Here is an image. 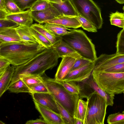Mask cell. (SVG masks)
I'll list each match as a JSON object with an SVG mask.
<instances>
[{"label":"cell","instance_id":"obj_2","mask_svg":"<svg viewBox=\"0 0 124 124\" xmlns=\"http://www.w3.org/2000/svg\"><path fill=\"white\" fill-rule=\"evenodd\" d=\"M46 48L38 43L21 41L0 44V57L15 66L24 64Z\"/></svg>","mask_w":124,"mask_h":124},{"label":"cell","instance_id":"obj_14","mask_svg":"<svg viewBox=\"0 0 124 124\" xmlns=\"http://www.w3.org/2000/svg\"><path fill=\"white\" fill-rule=\"evenodd\" d=\"M76 60L75 58L69 57L62 58L55 74V79L62 80L70 71Z\"/></svg>","mask_w":124,"mask_h":124},{"label":"cell","instance_id":"obj_36","mask_svg":"<svg viewBox=\"0 0 124 124\" xmlns=\"http://www.w3.org/2000/svg\"><path fill=\"white\" fill-rule=\"evenodd\" d=\"M49 3L47 0H38L30 9L31 11H42L48 7Z\"/></svg>","mask_w":124,"mask_h":124},{"label":"cell","instance_id":"obj_6","mask_svg":"<svg viewBox=\"0 0 124 124\" xmlns=\"http://www.w3.org/2000/svg\"><path fill=\"white\" fill-rule=\"evenodd\" d=\"M86 99L88 106L84 124H104L108 106L106 101L95 91Z\"/></svg>","mask_w":124,"mask_h":124},{"label":"cell","instance_id":"obj_27","mask_svg":"<svg viewBox=\"0 0 124 124\" xmlns=\"http://www.w3.org/2000/svg\"><path fill=\"white\" fill-rule=\"evenodd\" d=\"M55 101L59 114L61 115L64 124H75L74 117L66 110L58 101L55 100Z\"/></svg>","mask_w":124,"mask_h":124},{"label":"cell","instance_id":"obj_41","mask_svg":"<svg viewBox=\"0 0 124 124\" xmlns=\"http://www.w3.org/2000/svg\"><path fill=\"white\" fill-rule=\"evenodd\" d=\"M11 64L7 59L0 57V75H2Z\"/></svg>","mask_w":124,"mask_h":124},{"label":"cell","instance_id":"obj_45","mask_svg":"<svg viewBox=\"0 0 124 124\" xmlns=\"http://www.w3.org/2000/svg\"><path fill=\"white\" fill-rule=\"evenodd\" d=\"M75 118V124H84V122L80 119Z\"/></svg>","mask_w":124,"mask_h":124},{"label":"cell","instance_id":"obj_28","mask_svg":"<svg viewBox=\"0 0 124 124\" xmlns=\"http://www.w3.org/2000/svg\"><path fill=\"white\" fill-rule=\"evenodd\" d=\"M109 20L111 25L119 27H124V13L120 12L117 11L110 14Z\"/></svg>","mask_w":124,"mask_h":124},{"label":"cell","instance_id":"obj_32","mask_svg":"<svg viewBox=\"0 0 124 124\" xmlns=\"http://www.w3.org/2000/svg\"><path fill=\"white\" fill-rule=\"evenodd\" d=\"M107 121L109 124H124V114L118 112L111 114L108 116Z\"/></svg>","mask_w":124,"mask_h":124},{"label":"cell","instance_id":"obj_1","mask_svg":"<svg viewBox=\"0 0 124 124\" xmlns=\"http://www.w3.org/2000/svg\"><path fill=\"white\" fill-rule=\"evenodd\" d=\"M59 58L52 47L46 48L26 63L16 66L9 85L24 77L41 76L46 70L57 65Z\"/></svg>","mask_w":124,"mask_h":124},{"label":"cell","instance_id":"obj_44","mask_svg":"<svg viewBox=\"0 0 124 124\" xmlns=\"http://www.w3.org/2000/svg\"><path fill=\"white\" fill-rule=\"evenodd\" d=\"M0 10L7 12L5 6V0H0Z\"/></svg>","mask_w":124,"mask_h":124},{"label":"cell","instance_id":"obj_39","mask_svg":"<svg viewBox=\"0 0 124 124\" xmlns=\"http://www.w3.org/2000/svg\"><path fill=\"white\" fill-rule=\"evenodd\" d=\"M19 26L18 24L10 20L0 19V28H16Z\"/></svg>","mask_w":124,"mask_h":124},{"label":"cell","instance_id":"obj_48","mask_svg":"<svg viewBox=\"0 0 124 124\" xmlns=\"http://www.w3.org/2000/svg\"><path fill=\"white\" fill-rule=\"evenodd\" d=\"M0 124H5L3 122L1 121H0Z\"/></svg>","mask_w":124,"mask_h":124},{"label":"cell","instance_id":"obj_49","mask_svg":"<svg viewBox=\"0 0 124 124\" xmlns=\"http://www.w3.org/2000/svg\"><path fill=\"white\" fill-rule=\"evenodd\" d=\"M123 9L124 12V6L123 7Z\"/></svg>","mask_w":124,"mask_h":124},{"label":"cell","instance_id":"obj_20","mask_svg":"<svg viewBox=\"0 0 124 124\" xmlns=\"http://www.w3.org/2000/svg\"><path fill=\"white\" fill-rule=\"evenodd\" d=\"M21 41L16 28H0V44Z\"/></svg>","mask_w":124,"mask_h":124},{"label":"cell","instance_id":"obj_17","mask_svg":"<svg viewBox=\"0 0 124 124\" xmlns=\"http://www.w3.org/2000/svg\"><path fill=\"white\" fill-rule=\"evenodd\" d=\"M50 2L62 16L75 17L79 15L70 0H66L59 3Z\"/></svg>","mask_w":124,"mask_h":124},{"label":"cell","instance_id":"obj_42","mask_svg":"<svg viewBox=\"0 0 124 124\" xmlns=\"http://www.w3.org/2000/svg\"><path fill=\"white\" fill-rule=\"evenodd\" d=\"M26 124H47L44 120L40 119H37L35 120H30L27 121Z\"/></svg>","mask_w":124,"mask_h":124},{"label":"cell","instance_id":"obj_37","mask_svg":"<svg viewBox=\"0 0 124 124\" xmlns=\"http://www.w3.org/2000/svg\"><path fill=\"white\" fill-rule=\"evenodd\" d=\"M31 93H49L46 86L42 82L32 86L29 88Z\"/></svg>","mask_w":124,"mask_h":124},{"label":"cell","instance_id":"obj_38","mask_svg":"<svg viewBox=\"0 0 124 124\" xmlns=\"http://www.w3.org/2000/svg\"><path fill=\"white\" fill-rule=\"evenodd\" d=\"M101 72L110 73L124 72V63L113 66Z\"/></svg>","mask_w":124,"mask_h":124},{"label":"cell","instance_id":"obj_16","mask_svg":"<svg viewBox=\"0 0 124 124\" xmlns=\"http://www.w3.org/2000/svg\"><path fill=\"white\" fill-rule=\"evenodd\" d=\"M43 23L54 24L63 26L66 28L74 29L81 27L80 23L74 17L62 16L46 21Z\"/></svg>","mask_w":124,"mask_h":124},{"label":"cell","instance_id":"obj_40","mask_svg":"<svg viewBox=\"0 0 124 124\" xmlns=\"http://www.w3.org/2000/svg\"><path fill=\"white\" fill-rule=\"evenodd\" d=\"M91 62H92L82 57L79 59H76L74 64L70 71L83 66Z\"/></svg>","mask_w":124,"mask_h":124},{"label":"cell","instance_id":"obj_34","mask_svg":"<svg viewBox=\"0 0 124 124\" xmlns=\"http://www.w3.org/2000/svg\"><path fill=\"white\" fill-rule=\"evenodd\" d=\"M5 2L7 12L9 14L23 11L12 0H5Z\"/></svg>","mask_w":124,"mask_h":124},{"label":"cell","instance_id":"obj_7","mask_svg":"<svg viewBox=\"0 0 124 124\" xmlns=\"http://www.w3.org/2000/svg\"><path fill=\"white\" fill-rule=\"evenodd\" d=\"M79 14L90 21L97 29L103 23L101 11L92 0H70Z\"/></svg>","mask_w":124,"mask_h":124},{"label":"cell","instance_id":"obj_18","mask_svg":"<svg viewBox=\"0 0 124 124\" xmlns=\"http://www.w3.org/2000/svg\"><path fill=\"white\" fill-rule=\"evenodd\" d=\"M83 82L86 84L94 91H95L105 99L108 106H113L115 96L108 93L101 88L95 81L92 75L88 78Z\"/></svg>","mask_w":124,"mask_h":124},{"label":"cell","instance_id":"obj_3","mask_svg":"<svg viewBox=\"0 0 124 124\" xmlns=\"http://www.w3.org/2000/svg\"><path fill=\"white\" fill-rule=\"evenodd\" d=\"M41 76L42 82L55 100L74 117L79 99V94L69 92L54 78L48 77L45 73Z\"/></svg>","mask_w":124,"mask_h":124},{"label":"cell","instance_id":"obj_5","mask_svg":"<svg viewBox=\"0 0 124 124\" xmlns=\"http://www.w3.org/2000/svg\"><path fill=\"white\" fill-rule=\"evenodd\" d=\"M92 75L98 85L108 93L115 96L124 92V72L110 73L93 70Z\"/></svg>","mask_w":124,"mask_h":124},{"label":"cell","instance_id":"obj_21","mask_svg":"<svg viewBox=\"0 0 124 124\" xmlns=\"http://www.w3.org/2000/svg\"><path fill=\"white\" fill-rule=\"evenodd\" d=\"M31 26L46 37L50 41L52 46L61 38V37H57L53 34L45 27L44 24L35 23Z\"/></svg>","mask_w":124,"mask_h":124},{"label":"cell","instance_id":"obj_50","mask_svg":"<svg viewBox=\"0 0 124 124\" xmlns=\"http://www.w3.org/2000/svg\"><path fill=\"white\" fill-rule=\"evenodd\" d=\"M122 113H123L124 114V111H123Z\"/></svg>","mask_w":124,"mask_h":124},{"label":"cell","instance_id":"obj_43","mask_svg":"<svg viewBox=\"0 0 124 124\" xmlns=\"http://www.w3.org/2000/svg\"><path fill=\"white\" fill-rule=\"evenodd\" d=\"M8 14L6 12L0 10V19H6V16Z\"/></svg>","mask_w":124,"mask_h":124},{"label":"cell","instance_id":"obj_8","mask_svg":"<svg viewBox=\"0 0 124 124\" xmlns=\"http://www.w3.org/2000/svg\"><path fill=\"white\" fill-rule=\"evenodd\" d=\"M124 63V55L102 54L94 61L93 71L101 72L113 66Z\"/></svg>","mask_w":124,"mask_h":124},{"label":"cell","instance_id":"obj_51","mask_svg":"<svg viewBox=\"0 0 124 124\" xmlns=\"http://www.w3.org/2000/svg\"><path fill=\"white\" fill-rule=\"evenodd\" d=\"M124 93V92H123V93Z\"/></svg>","mask_w":124,"mask_h":124},{"label":"cell","instance_id":"obj_10","mask_svg":"<svg viewBox=\"0 0 124 124\" xmlns=\"http://www.w3.org/2000/svg\"><path fill=\"white\" fill-rule=\"evenodd\" d=\"M35 107L47 124H65L59 114L38 103L33 100Z\"/></svg>","mask_w":124,"mask_h":124},{"label":"cell","instance_id":"obj_26","mask_svg":"<svg viewBox=\"0 0 124 124\" xmlns=\"http://www.w3.org/2000/svg\"><path fill=\"white\" fill-rule=\"evenodd\" d=\"M31 34L37 43L47 49L52 47L50 41L44 36L34 29L31 26L30 27Z\"/></svg>","mask_w":124,"mask_h":124},{"label":"cell","instance_id":"obj_52","mask_svg":"<svg viewBox=\"0 0 124 124\" xmlns=\"http://www.w3.org/2000/svg\"><path fill=\"white\" fill-rule=\"evenodd\" d=\"M123 29H124V28Z\"/></svg>","mask_w":124,"mask_h":124},{"label":"cell","instance_id":"obj_13","mask_svg":"<svg viewBox=\"0 0 124 124\" xmlns=\"http://www.w3.org/2000/svg\"><path fill=\"white\" fill-rule=\"evenodd\" d=\"M31 94L33 100L54 112L59 114L55 99L50 93H32Z\"/></svg>","mask_w":124,"mask_h":124},{"label":"cell","instance_id":"obj_46","mask_svg":"<svg viewBox=\"0 0 124 124\" xmlns=\"http://www.w3.org/2000/svg\"><path fill=\"white\" fill-rule=\"evenodd\" d=\"M49 2L56 3H59L64 2L66 0H47Z\"/></svg>","mask_w":124,"mask_h":124},{"label":"cell","instance_id":"obj_15","mask_svg":"<svg viewBox=\"0 0 124 124\" xmlns=\"http://www.w3.org/2000/svg\"><path fill=\"white\" fill-rule=\"evenodd\" d=\"M6 19L16 23L19 25L30 27L33 22L31 9L25 11L12 14H8Z\"/></svg>","mask_w":124,"mask_h":124},{"label":"cell","instance_id":"obj_47","mask_svg":"<svg viewBox=\"0 0 124 124\" xmlns=\"http://www.w3.org/2000/svg\"><path fill=\"white\" fill-rule=\"evenodd\" d=\"M118 3L120 4H124V0H115Z\"/></svg>","mask_w":124,"mask_h":124},{"label":"cell","instance_id":"obj_23","mask_svg":"<svg viewBox=\"0 0 124 124\" xmlns=\"http://www.w3.org/2000/svg\"><path fill=\"white\" fill-rule=\"evenodd\" d=\"M45 27L56 37H60L70 33L72 29L61 25L52 24L45 23Z\"/></svg>","mask_w":124,"mask_h":124},{"label":"cell","instance_id":"obj_12","mask_svg":"<svg viewBox=\"0 0 124 124\" xmlns=\"http://www.w3.org/2000/svg\"><path fill=\"white\" fill-rule=\"evenodd\" d=\"M52 47L59 58L68 56L77 59L82 57L75 50L63 40L61 37L59 40L52 46Z\"/></svg>","mask_w":124,"mask_h":124},{"label":"cell","instance_id":"obj_9","mask_svg":"<svg viewBox=\"0 0 124 124\" xmlns=\"http://www.w3.org/2000/svg\"><path fill=\"white\" fill-rule=\"evenodd\" d=\"M94 66V61L75 70L70 71L62 80L65 81L83 82L92 75Z\"/></svg>","mask_w":124,"mask_h":124},{"label":"cell","instance_id":"obj_30","mask_svg":"<svg viewBox=\"0 0 124 124\" xmlns=\"http://www.w3.org/2000/svg\"><path fill=\"white\" fill-rule=\"evenodd\" d=\"M76 18L81 25V27L84 29L89 32H97L96 28L88 20L79 14Z\"/></svg>","mask_w":124,"mask_h":124},{"label":"cell","instance_id":"obj_25","mask_svg":"<svg viewBox=\"0 0 124 124\" xmlns=\"http://www.w3.org/2000/svg\"><path fill=\"white\" fill-rule=\"evenodd\" d=\"M88 101L79 99L74 117L79 118L84 122L86 114Z\"/></svg>","mask_w":124,"mask_h":124},{"label":"cell","instance_id":"obj_31","mask_svg":"<svg viewBox=\"0 0 124 124\" xmlns=\"http://www.w3.org/2000/svg\"><path fill=\"white\" fill-rule=\"evenodd\" d=\"M116 44V54L124 55V29H123L118 34Z\"/></svg>","mask_w":124,"mask_h":124},{"label":"cell","instance_id":"obj_11","mask_svg":"<svg viewBox=\"0 0 124 124\" xmlns=\"http://www.w3.org/2000/svg\"><path fill=\"white\" fill-rule=\"evenodd\" d=\"M31 14L33 19L40 24L62 16L50 2L48 6L45 10L41 11H31Z\"/></svg>","mask_w":124,"mask_h":124},{"label":"cell","instance_id":"obj_19","mask_svg":"<svg viewBox=\"0 0 124 124\" xmlns=\"http://www.w3.org/2000/svg\"><path fill=\"white\" fill-rule=\"evenodd\" d=\"M16 66H10L0 75V97L8 89L14 73Z\"/></svg>","mask_w":124,"mask_h":124},{"label":"cell","instance_id":"obj_24","mask_svg":"<svg viewBox=\"0 0 124 124\" xmlns=\"http://www.w3.org/2000/svg\"><path fill=\"white\" fill-rule=\"evenodd\" d=\"M8 90L10 92L16 93H31L29 88L22 79L16 81L10 85Z\"/></svg>","mask_w":124,"mask_h":124},{"label":"cell","instance_id":"obj_4","mask_svg":"<svg viewBox=\"0 0 124 124\" xmlns=\"http://www.w3.org/2000/svg\"><path fill=\"white\" fill-rule=\"evenodd\" d=\"M61 37L82 57L92 62L97 58L94 45L83 31L72 29L69 33Z\"/></svg>","mask_w":124,"mask_h":124},{"label":"cell","instance_id":"obj_33","mask_svg":"<svg viewBox=\"0 0 124 124\" xmlns=\"http://www.w3.org/2000/svg\"><path fill=\"white\" fill-rule=\"evenodd\" d=\"M21 79L29 88L32 85L42 82L41 76H28L23 77Z\"/></svg>","mask_w":124,"mask_h":124},{"label":"cell","instance_id":"obj_29","mask_svg":"<svg viewBox=\"0 0 124 124\" xmlns=\"http://www.w3.org/2000/svg\"><path fill=\"white\" fill-rule=\"evenodd\" d=\"M56 81L69 92L73 94H79L80 88L79 83L77 84L76 82L72 81Z\"/></svg>","mask_w":124,"mask_h":124},{"label":"cell","instance_id":"obj_35","mask_svg":"<svg viewBox=\"0 0 124 124\" xmlns=\"http://www.w3.org/2000/svg\"><path fill=\"white\" fill-rule=\"evenodd\" d=\"M22 11L30 8L38 0H12Z\"/></svg>","mask_w":124,"mask_h":124},{"label":"cell","instance_id":"obj_22","mask_svg":"<svg viewBox=\"0 0 124 124\" xmlns=\"http://www.w3.org/2000/svg\"><path fill=\"white\" fill-rule=\"evenodd\" d=\"M16 29L21 41L37 43L31 34L30 27L19 25Z\"/></svg>","mask_w":124,"mask_h":124}]
</instances>
